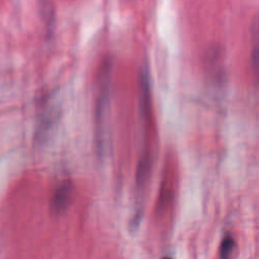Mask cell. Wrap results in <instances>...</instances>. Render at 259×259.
Returning a JSON list of instances; mask_svg holds the SVG:
<instances>
[{"label": "cell", "mask_w": 259, "mask_h": 259, "mask_svg": "<svg viewBox=\"0 0 259 259\" xmlns=\"http://www.w3.org/2000/svg\"><path fill=\"white\" fill-rule=\"evenodd\" d=\"M162 259H173V258H171V257H164V258H162Z\"/></svg>", "instance_id": "cell-3"}, {"label": "cell", "mask_w": 259, "mask_h": 259, "mask_svg": "<svg viewBox=\"0 0 259 259\" xmlns=\"http://www.w3.org/2000/svg\"><path fill=\"white\" fill-rule=\"evenodd\" d=\"M73 186L70 181H64L62 182L57 188L56 191L53 194L52 200H51V207L52 210L55 212H61L63 211L71 198Z\"/></svg>", "instance_id": "cell-1"}, {"label": "cell", "mask_w": 259, "mask_h": 259, "mask_svg": "<svg viewBox=\"0 0 259 259\" xmlns=\"http://www.w3.org/2000/svg\"><path fill=\"white\" fill-rule=\"evenodd\" d=\"M236 248V241L232 235H226L220 245L219 258L220 259H231Z\"/></svg>", "instance_id": "cell-2"}]
</instances>
